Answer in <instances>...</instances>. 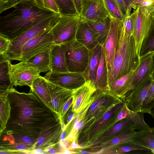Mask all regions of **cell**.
<instances>
[{"label": "cell", "mask_w": 154, "mask_h": 154, "mask_svg": "<svg viewBox=\"0 0 154 154\" xmlns=\"http://www.w3.org/2000/svg\"><path fill=\"white\" fill-rule=\"evenodd\" d=\"M13 6L10 3L9 0H0V13L11 8H13Z\"/></svg>", "instance_id": "obj_35"}, {"label": "cell", "mask_w": 154, "mask_h": 154, "mask_svg": "<svg viewBox=\"0 0 154 154\" xmlns=\"http://www.w3.org/2000/svg\"><path fill=\"white\" fill-rule=\"evenodd\" d=\"M51 47L38 54L27 62L35 67L39 72H45L50 71Z\"/></svg>", "instance_id": "obj_22"}, {"label": "cell", "mask_w": 154, "mask_h": 154, "mask_svg": "<svg viewBox=\"0 0 154 154\" xmlns=\"http://www.w3.org/2000/svg\"><path fill=\"white\" fill-rule=\"evenodd\" d=\"M136 150H145L151 152L148 149L136 144L132 141L119 145L116 151L118 153H124Z\"/></svg>", "instance_id": "obj_30"}, {"label": "cell", "mask_w": 154, "mask_h": 154, "mask_svg": "<svg viewBox=\"0 0 154 154\" xmlns=\"http://www.w3.org/2000/svg\"></svg>", "instance_id": "obj_46"}, {"label": "cell", "mask_w": 154, "mask_h": 154, "mask_svg": "<svg viewBox=\"0 0 154 154\" xmlns=\"http://www.w3.org/2000/svg\"><path fill=\"white\" fill-rule=\"evenodd\" d=\"M154 9L139 7L134 9L133 12L130 14L133 26L132 35L139 56L142 44L149 29L151 15Z\"/></svg>", "instance_id": "obj_7"}, {"label": "cell", "mask_w": 154, "mask_h": 154, "mask_svg": "<svg viewBox=\"0 0 154 154\" xmlns=\"http://www.w3.org/2000/svg\"><path fill=\"white\" fill-rule=\"evenodd\" d=\"M8 97L11 107L10 116L2 133L8 135L6 138L10 143L25 136L37 144L41 137L50 139L61 133L57 114L33 92H19L12 87Z\"/></svg>", "instance_id": "obj_1"}, {"label": "cell", "mask_w": 154, "mask_h": 154, "mask_svg": "<svg viewBox=\"0 0 154 154\" xmlns=\"http://www.w3.org/2000/svg\"><path fill=\"white\" fill-rule=\"evenodd\" d=\"M53 111L59 118L61 109L65 102L72 96L73 90L63 88L47 80Z\"/></svg>", "instance_id": "obj_14"}, {"label": "cell", "mask_w": 154, "mask_h": 154, "mask_svg": "<svg viewBox=\"0 0 154 154\" xmlns=\"http://www.w3.org/2000/svg\"><path fill=\"white\" fill-rule=\"evenodd\" d=\"M119 7L123 15L126 14L128 8V7L125 0H114Z\"/></svg>", "instance_id": "obj_36"}, {"label": "cell", "mask_w": 154, "mask_h": 154, "mask_svg": "<svg viewBox=\"0 0 154 154\" xmlns=\"http://www.w3.org/2000/svg\"><path fill=\"white\" fill-rule=\"evenodd\" d=\"M31 153L40 154L42 153L43 150L41 148H37L31 151Z\"/></svg>", "instance_id": "obj_41"}, {"label": "cell", "mask_w": 154, "mask_h": 154, "mask_svg": "<svg viewBox=\"0 0 154 154\" xmlns=\"http://www.w3.org/2000/svg\"><path fill=\"white\" fill-rule=\"evenodd\" d=\"M14 10L0 17V34L11 42L42 20L57 13L37 5L33 0H20Z\"/></svg>", "instance_id": "obj_2"}, {"label": "cell", "mask_w": 154, "mask_h": 154, "mask_svg": "<svg viewBox=\"0 0 154 154\" xmlns=\"http://www.w3.org/2000/svg\"><path fill=\"white\" fill-rule=\"evenodd\" d=\"M143 0H125L128 7L130 9L132 8L134 5Z\"/></svg>", "instance_id": "obj_39"}, {"label": "cell", "mask_w": 154, "mask_h": 154, "mask_svg": "<svg viewBox=\"0 0 154 154\" xmlns=\"http://www.w3.org/2000/svg\"><path fill=\"white\" fill-rule=\"evenodd\" d=\"M80 153H83V154H85V153H91L90 152H87L86 151H80Z\"/></svg>", "instance_id": "obj_44"}, {"label": "cell", "mask_w": 154, "mask_h": 154, "mask_svg": "<svg viewBox=\"0 0 154 154\" xmlns=\"http://www.w3.org/2000/svg\"><path fill=\"white\" fill-rule=\"evenodd\" d=\"M52 28L34 37L23 46L19 61H26L40 52L55 44Z\"/></svg>", "instance_id": "obj_9"}, {"label": "cell", "mask_w": 154, "mask_h": 154, "mask_svg": "<svg viewBox=\"0 0 154 154\" xmlns=\"http://www.w3.org/2000/svg\"><path fill=\"white\" fill-rule=\"evenodd\" d=\"M106 8L111 17L122 20L124 16L114 0H104Z\"/></svg>", "instance_id": "obj_29"}, {"label": "cell", "mask_w": 154, "mask_h": 154, "mask_svg": "<svg viewBox=\"0 0 154 154\" xmlns=\"http://www.w3.org/2000/svg\"><path fill=\"white\" fill-rule=\"evenodd\" d=\"M44 77L55 85L72 90L82 86L87 80L85 72H55L49 71Z\"/></svg>", "instance_id": "obj_10"}, {"label": "cell", "mask_w": 154, "mask_h": 154, "mask_svg": "<svg viewBox=\"0 0 154 154\" xmlns=\"http://www.w3.org/2000/svg\"><path fill=\"white\" fill-rule=\"evenodd\" d=\"M140 61L132 35L125 31L123 26L118 46L108 71V86L119 78L136 70Z\"/></svg>", "instance_id": "obj_3"}, {"label": "cell", "mask_w": 154, "mask_h": 154, "mask_svg": "<svg viewBox=\"0 0 154 154\" xmlns=\"http://www.w3.org/2000/svg\"><path fill=\"white\" fill-rule=\"evenodd\" d=\"M75 140L73 141L71 146L69 148L68 150H70L72 149L81 148V146L79 145L78 144L76 143Z\"/></svg>", "instance_id": "obj_40"}, {"label": "cell", "mask_w": 154, "mask_h": 154, "mask_svg": "<svg viewBox=\"0 0 154 154\" xmlns=\"http://www.w3.org/2000/svg\"><path fill=\"white\" fill-rule=\"evenodd\" d=\"M108 70L106 63L102 48L101 57L97 70L94 82L97 90H108Z\"/></svg>", "instance_id": "obj_21"}, {"label": "cell", "mask_w": 154, "mask_h": 154, "mask_svg": "<svg viewBox=\"0 0 154 154\" xmlns=\"http://www.w3.org/2000/svg\"><path fill=\"white\" fill-rule=\"evenodd\" d=\"M30 88L32 92L35 94L53 111L51 95L47 79L44 77L40 75L34 80Z\"/></svg>", "instance_id": "obj_18"}, {"label": "cell", "mask_w": 154, "mask_h": 154, "mask_svg": "<svg viewBox=\"0 0 154 154\" xmlns=\"http://www.w3.org/2000/svg\"><path fill=\"white\" fill-rule=\"evenodd\" d=\"M10 60L0 63V91L9 90L13 87L9 75V63Z\"/></svg>", "instance_id": "obj_27"}, {"label": "cell", "mask_w": 154, "mask_h": 154, "mask_svg": "<svg viewBox=\"0 0 154 154\" xmlns=\"http://www.w3.org/2000/svg\"><path fill=\"white\" fill-rule=\"evenodd\" d=\"M139 7L154 8V0H143L135 4L132 8L136 9Z\"/></svg>", "instance_id": "obj_34"}, {"label": "cell", "mask_w": 154, "mask_h": 154, "mask_svg": "<svg viewBox=\"0 0 154 154\" xmlns=\"http://www.w3.org/2000/svg\"><path fill=\"white\" fill-rule=\"evenodd\" d=\"M152 82L149 88V97L151 103L154 107V72L152 75Z\"/></svg>", "instance_id": "obj_37"}, {"label": "cell", "mask_w": 154, "mask_h": 154, "mask_svg": "<svg viewBox=\"0 0 154 154\" xmlns=\"http://www.w3.org/2000/svg\"><path fill=\"white\" fill-rule=\"evenodd\" d=\"M9 90L0 91V134L6 128L7 122L10 116L11 107L8 97Z\"/></svg>", "instance_id": "obj_23"}, {"label": "cell", "mask_w": 154, "mask_h": 154, "mask_svg": "<svg viewBox=\"0 0 154 154\" xmlns=\"http://www.w3.org/2000/svg\"><path fill=\"white\" fill-rule=\"evenodd\" d=\"M80 20L88 23L110 16L104 0H83Z\"/></svg>", "instance_id": "obj_13"}, {"label": "cell", "mask_w": 154, "mask_h": 154, "mask_svg": "<svg viewBox=\"0 0 154 154\" xmlns=\"http://www.w3.org/2000/svg\"><path fill=\"white\" fill-rule=\"evenodd\" d=\"M69 72H84L89 60V50L75 39L61 44Z\"/></svg>", "instance_id": "obj_5"}, {"label": "cell", "mask_w": 154, "mask_h": 154, "mask_svg": "<svg viewBox=\"0 0 154 154\" xmlns=\"http://www.w3.org/2000/svg\"><path fill=\"white\" fill-rule=\"evenodd\" d=\"M93 33L94 35L100 45L104 43L109 32L111 23L110 16L100 20L87 23Z\"/></svg>", "instance_id": "obj_17"}, {"label": "cell", "mask_w": 154, "mask_h": 154, "mask_svg": "<svg viewBox=\"0 0 154 154\" xmlns=\"http://www.w3.org/2000/svg\"><path fill=\"white\" fill-rule=\"evenodd\" d=\"M50 71L55 72H69L63 48L61 45L55 44L51 47Z\"/></svg>", "instance_id": "obj_15"}, {"label": "cell", "mask_w": 154, "mask_h": 154, "mask_svg": "<svg viewBox=\"0 0 154 154\" xmlns=\"http://www.w3.org/2000/svg\"><path fill=\"white\" fill-rule=\"evenodd\" d=\"M11 42L9 38L0 34V54H5L6 53Z\"/></svg>", "instance_id": "obj_33"}, {"label": "cell", "mask_w": 154, "mask_h": 154, "mask_svg": "<svg viewBox=\"0 0 154 154\" xmlns=\"http://www.w3.org/2000/svg\"><path fill=\"white\" fill-rule=\"evenodd\" d=\"M54 0L60 9V14L67 15H79L72 0Z\"/></svg>", "instance_id": "obj_28"}, {"label": "cell", "mask_w": 154, "mask_h": 154, "mask_svg": "<svg viewBox=\"0 0 154 154\" xmlns=\"http://www.w3.org/2000/svg\"><path fill=\"white\" fill-rule=\"evenodd\" d=\"M80 20L79 15L60 14L57 22L51 29L55 44L61 45L75 39Z\"/></svg>", "instance_id": "obj_6"}, {"label": "cell", "mask_w": 154, "mask_h": 154, "mask_svg": "<svg viewBox=\"0 0 154 154\" xmlns=\"http://www.w3.org/2000/svg\"><path fill=\"white\" fill-rule=\"evenodd\" d=\"M131 9L129 8L123 19V27L125 32L129 35H132L133 26L130 16Z\"/></svg>", "instance_id": "obj_32"}, {"label": "cell", "mask_w": 154, "mask_h": 154, "mask_svg": "<svg viewBox=\"0 0 154 154\" xmlns=\"http://www.w3.org/2000/svg\"><path fill=\"white\" fill-rule=\"evenodd\" d=\"M9 73L13 86L31 87L34 80L40 76L37 69L29 63L21 61L16 64L9 63Z\"/></svg>", "instance_id": "obj_8"}, {"label": "cell", "mask_w": 154, "mask_h": 154, "mask_svg": "<svg viewBox=\"0 0 154 154\" xmlns=\"http://www.w3.org/2000/svg\"><path fill=\"white\" fill-rule=\"evenodd\" d=\"M75 39L89 50L94 48L99 44L88 24L81 20L77 29Z\"/></svg>", "instance_id": "obj_16"}, {"label": "cell", "mask_w": 154, "mask_h": 154, "mask_svg": "<svg viewBox=\"0 0 154 154\" xmlns=\"http://www.w3.org/2000/svg\"><path fill=\"white\" fill-rule=\"evenodd\" d=\"M149 114H150L152 116V117L154 118V107L151 110Z\"/></svg>", "instance_id": "obj_43"}, {"label": "cell", "mask_w": 154, "mask_h": 154, "mask_svg": "<svg viewBox=\"0 0 154 154\" xmlns=\"http://www.w3.org/2000/svg\"><path fill=\"white\" fill-rule=\"evenodd\" d=\"M20 0H9L10 4L13 6L17 3Z\"/></svg>", "instance_id": "obj_42"}, {"label": "cell", "mask_w": 154, "mask_h": 154, "mask_svg": "<svg viewBox=\"0 0 154 154\" xmlns=\"http://www.w3.org/2000/svg\"><path fill=\"white\" fill-rule=\"evenodd\" d=\"M132 141L154 154V128L136 132Z\"/></svg>", "instance_id": "obj_20"}, {"label": "cell", "mask_w": 154, "mask_h": 154, "mask_svg": "<svg viewBox=\"0 0 154 154\" xmlns=\"http://www.w3.org/2000/svg\"><path fill=\"white\" fill-rule=\"evenodd\" d=\"M152 14L153 15H154V9H153V10H152Z\"/></svg>", "instance_id": "obj_45"}, {"label": "cell", "mask_w": 154, "mask_h": 154, "mask_svg": "<svg viewBox=\"0 0 154 154\" xmlns=\"http://www.w3.org/2000/svg\"><path fill=\"white\" fill-rule=\"evenodd\" d=\"M135 125L132 118H125L120 121L115 125L103 136V138L112 137L114 135H117L123 130L129 128H134Z\"/></svg>", "instance_id": "obj_26"}, {"label": "cell", "mask_w": 154, "mask_h": 154, "mask_svg": "<svg viewBox=\"0 0 154 154\" xmlns=\"http://www.w3.org/2000/svg\"><path fill=\"white\" fill-rule=\"evenodd\" d=\"M38 6L52 11L55 13L60 14V9L54 0H33Z\"/></svg>", "instance_id": "obj_31"}, {"label": "cell", "mask_w": 154, "mask_h": 154, "mask_svg": "<svg viewBox=\"0 0 154 154\" xmlns=\"http://www.w3.org/2000/svg\"><path fill=\"white\" fill-rule=\"evenodd\" d=\"M136 132L133 128H127L121 131L116 135L115 137L110 140L105 144L112 146L132 141Z\"/></svg>", "instance_id": "obj_25"}, {"label": "cell", "mask_w": 154, "mask_h": 154, "mask_svg": "<svg viewBox=\"0 0 154 154\" xmlns=\"http://www.w3.org/2000/svg\"><path fill=\"white\" fill-rule=\"evenodd\" d=\"M79 14L80 15L82 10L83 0H72Z\"/></svg>", "instance_id": "obj_38"}, {"label": "cell", "mask_w": 154, "mask_h": 154, "mask_svg": "<svg viewBox=\"0 0 154 154\" xmlns=\"http://www.w3.org/2000/svg\"><path fill=\"white\" fill-rule=\"evenodd\" d=\"M123 26V20H120L111 17L110 29L102 45L108 71L111 67L118 46Z\"/></svg>", "instance_id": "obj_11"}, {"label": "cell", "mask_w": 154, "mask_h": 154, "mask_svg": "<svg viewBox=\"0 0 154 154\" xmlns=\"http://www.w3.org/2000/svg\"><path fill=\"white\" fill-rule=\"evenodd\" d=\"M102 48V46L99 44L94 48L89 50V62L85 72L87 75V80L91 81L94 84L101 57Z\"/></svg>", "instance_id": "obj_19"}, {"label": "cell", "mask_w": 154, "mask_h": 154, "mask_svg": "<svg viewBox=\"0 0 154 154\" xmlns=\"http://www.w3.org/2000/svg\"><path fill=\"white\" fill-rule=\"evenodd\" d=\"M96 91L94 83L89 80L82 86L73 90L72 95L73 101L72 110L75 113V116L88 105L93 103L96 98Z\"/></svg>", "instance_id": "obj_12"}, {"label": "cell", "mask_w": 154, "mask_h": 154, "mask_svg": "<svg viewBox=\"0 0 154 154\" xmlns=\"http://www.w3.org/2000/svg\"><path fill=\"white\" fill-rule=\"evenodd\" d=\"M154 52V15L152 13L150 26L147 34L142 44L140 54V59Z\"/></svg>", "instance_id": "obj_24"}, {"label": "cell", "mask_w": 154, "mask_h": 154, "mask_svg": "<svg viewBox=\"0 0 154 154\" xmlns=\"http://www.w3.org/2000/svg\"><path fill=\"white\" fill-rule=\"evenodd\" d=\"M60 14H56L38 22L12 40L5 54L10 60H18L22 48L27 41L38 35L52 28L58 20Z\"/></svg>", "instance_id": "obj_4"}]
</instances>
